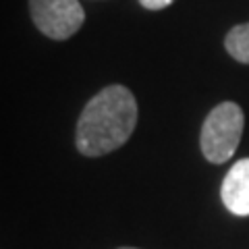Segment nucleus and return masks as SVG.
Returning <instances> with one entry per match:
<instances>
[{"mask_svg":"<svg viewBox=\"0 0 249 249\" xmlns=\"http://www.w3.org/2000/svg\"><path fill=\"white\" fill-rule=\"evenodd\" d=\"M137 124V100L124 85L98 91L77 121L75 145L88 158L106 156L129 142Z\"/></svg>","mask_w":249,"mask_h":249,"instance_id":"1","label":"nucleus"},{"mask_svg":"<svg viewBox=\"0 0 249 249\" xmlns=\"http://www.w3.org/2000/svg\"><path fill=\"white\" fill-rule=\"evenodd\" d=\"M245 116L241 106L235 102H222L206 116L201 124L199 145L201 154L212 164H224L232 158L243 135Z\"/></svg>","mask_w":249,"mask_h":249,"instance_id":"2","label":"nucleus"},{"mask_svg":"<svg viewBox=\"0 0 249 249\" xmlns=\"http://www.w3.org/2000/svg\"><path fill=\"white\" fill-rule=\"evenodd\" d=\"M34 25L50 40H69L81 29L85 13L79 0H29Z\"/></svg>","mask_w":249,"mask_h":249,"instance_id":"3","label":"nucleus"},{"mask_svg":"<svg viewBox=\"0 0 249 249\" xmlns=\"http://www.w3.org/2000/svg\"><path fill=\"white\" fill-rule=\"evenodd\" d=\"M220 196L229 212L235 216H249V158L231 166L222 181Z\"/></svg>","mask_w":249,"mask_h":249,"instance_id":"4","label":"nucleus"},{"mask_svg":"<svg viewBox=\"0 0 249 249\" xmlns=\"http://www.w3.org/2000/svg\"><path fill=\"white\" fill-rule=\"evenodd\" d=\"M224 48L235 60L249 65V23L232 27L224 37Z\"/></svg>","mask_w":249,"mask_h":249,"instance_id":"5","label":"nucleus"},{"mask_svg":"<svg viewBox=\"0 0 249 249\" xmlns=\"http://www.w3.org/2000/svg\"><path fill=\"white\" fill-rule=\"evenodd\" d=\"M173 2L175 0H139V4L147 11H162V9H166V6H170Z\"/></svg>","mask_w":249,"mask_h":249,"instance_id":"6","label":"nucleus"},{"mask_svg":"<svg viewBox=\"0 0 249 249\" xmlns=\"http://www.w3.org/2000/svg\"><path fill=\"white\" fill-rule=\"evenodd\" d=\"M119 249H137V247H119Z\"/></svg>","mask_w":249,"mask_h":249,"instance_id":"7","label":"nucleus"}]
</instances>
